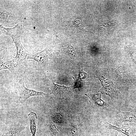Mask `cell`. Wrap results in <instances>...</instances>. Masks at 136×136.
Returning a JSON list of instances; mask_svg holds the SVG:
<instances>
[{
	"label": "cell",
	"mask_w": 136,
	"mask_h": 136,
	"mask_svg": "<svg viewBox=\"0 0 136 136\" xmlns=\"http://www.w3.org/2000/svg\"><path fill=\"white\" fill-rule=\"evenodd\" d=\"M16 86L19 91V101L21 102L25 101L29 98L35 96H48L50 94H46L42 92L38 91L35 90L29 89L25 86L22 80H19L16 84Z\"/></svg>",
	"instance_id": "cell-1"
},
{
	"label": "cell",
	"mask_w": 136,
	"mask_h": 136,
	"mask_svg": "<svg viewBox=\"0 0 136 136\" xmlns=\"http://www.w3.org/2000/svg\"><path fill=\"white\" fill-rule=\"evenodd\" d=\"M56 57L52 49L46 48L36 54H29L26 59H33L38 62L39 66H41L45 64L49 60L54 59Z\"/></svg>",
	"instance_id": "cell-2"
},
{
	"label": "cell",
	"mask_w": 136,
	"mask_h": 136,
	"mask_svg": "<svg viewBox=\"0 0 136 136\" xmlns=\"http://www.w3.org/2000/svg\"><path fill=\"white\" fill-rule=\"evenodd\" d=\"M73 88L72 86L67 87L64 85H59L53 82L51 87V92L50 94L55 98L65 96L70 94L72 91Z\"/></svg>",
	"instance_id": "cell-3"
},
{
	"label": "cell",
	"mask_w": 136,
	"mask_h": 136,
	"mask_svg": "<svg viewBox=\"0 0 136 136\" xmlns=\"http://www.w3.org/2000/svg\"><path fill=\"white\" fill-rule=\"evenodd\" d=\"M105 127L109 129H113L122 133L128 136H136V130L132 127L123 124L121 127H117L112 125L107 122L104 123Z\"/></svg>",
	"instance_id": "cell-4"
},
{
	"label": "cell",
	"mask_w": 136,
	"mask_h": 136,
	"mask_svg": "<svg viewBox=\"0 0 136 136\" xmlns=\"http://www.w3.org/2000/svg\"><path fill=\"white\" fill-rule=\"evenodd\" d=\"M99 92L102 94L108 95L112 100L117 98L122 95L117 86L113 83L103 87L100 89Z\"/></svg>",
	"instance_id": "cell-5"
},
{
	"label": "cell",
	"mask_w": 136,
	"mask_h": 136,
	"mask_svg": "<svg viewBox=\"0 0 136 136\" xmlns=\"http://www.w3.org/2000/svg\"><path fill=\"white\" fill-rule=\"evenodd\" d=\"M116 119L119 123L126 121L136 123V113L133 111L119 112L116 115Z\"/></svg>",
	"instance_id": "cell-6"
},
{
	"label": "cell",
	"mask_w": 136,
	"mask_h": 136,
	"mask_svg": "<svg viewBox=\"0 0 136 136\" xmlns=\"http://www.w3.org/2000/svg\"><path fill=\"white\" fill-rule=\"evenodd\" d=\"M24 128L23 127L19 125H9L5 128L2 136H20Z\"/></svg>",
	"instance_id": "cell-7"
},
{
	"label": "cell",
	"mask_w": 136,
	"mask_h": 136,
	"mask_svg": "<svg viewBox=\"0 0 136 136\" xmlns=\"http://www.w3.org/2000/svg\"><path fill=\"white\" fill-rule=\"evenodd\" d=\"M96 77L99 80L103 87L112 83L108 72L106 70L101 69L96 72Z\"/></svg>",
	"instance_id": "cell-8"
},
{
	"label": "cell",
	"mask_w": 136,
	"mask_h": 136,
	"mask_svg": "<svg viewBox=\"0 0 136 136\" xmlns=\"http://www.w3.org/2000/svg\"><path fill=\"white\" fill-rule=\"evenodd\" d=\"M28 116L30 132L32 136H36V132L38 130V119L37 114L34 112H31L28 114Z\"/></svg>",
	"instance_id": "cell-9"
},
{
	"label": "cell",
	"mask_w": 136,
	"mask_h": 136,
	"mask_svg": "<svg viewBox=\"0 0 136 136\" xmlns=\"http://www.w3.org/2000/svg\"><path fill=\"white\" fill-rule=\"evenodd\" d=\"M18 64L13 60L6 62L1 61L0 70L8 69L11 71L13 72L17 68Z\"/></svg>",
	"instance_id": "cell-10"
},
{
	"label": "cell",
	"mask_w": 136,
	"mask_h": 136,
	"mask_svg": "<svg viewBox=\"0 0 136 136\" xmlns=\"http://www.w3.org/2000/svg\"><path fill=\"white\" fill-rule=\"evenodd\" d=\"M101 94L100 92L85 94V95L89 98L91 101L94 102L95 103L101 99Z\"/></svg>",
	"instance_id": "cell-11"
},
{
	"label": "cell",
	"mask_w": 136,
	"mask_h": 136,
	"mask_svg": "<svg viewBox=\"0 0 136 136\" xmlns=\"http://www.w3.org/2000/svg\"><path fill=\"white\" fill-rule=\"evenodd\" d=\"M116 72L118 78L121 80L127 83H130L131 82L130 80L122 71L119 69H117L116 70Z\"/></svg>",
	"instance_id": "cell-12"
},
{
	"label": "cell",
	"mask_w": 136,
	"mask_h": 136,
	"mask_svg": "<svg viewBox=\"0 0 136 136\" xmlns=\"http://www.w3.org/2000/svg\"><path fill=\"white\" fill-rule=\"evenodd\" d=\"M66 52L71 59L73 60L76 59L77 54L72 46L69 45L66 48Z\"/></svg>",
	"instance_id": "cell-13"
},
{
	"label": "cell",
	"mask_w": 136,
	"mask_h": 136,
	"mask_svg": "<svg viewBox=\"0 0 136 136\" xmlns=\"http://www.w3.org/2000/svg\"><path fill=\"white\" fill-rule=\"evenodd\" d=\"M73 24L74 25L80 30L82 31H85L86 32H89L92 33L90 31H86L84 28L85 27L84 23L82 20L81 21L76 20L73 21Z\"/></svg>",
	"instance_id": "cell-14"
},
{
	"label": "cell",
	"mask_w": 136,
	"mask_h": 136,
	"mask_svg": "<svg viewBox=\"0 0 136 136\" xmlns=\"http://www.w3.org/2000/svg\"><path fill=\"white\" fill-rule=\"evenodd\" d=\"M51 132L54 134L58 132L60 130V128L54 124H51L50 127Z\"/></svg>",
	"instance_id": "cell-15"
},
{
	"label": "cell",
	"mask_w": 136,
	"mask_h": 136,
	"mask_svg": "<svg viewBox=\"0 0 136 136\" xmlns=\"http://www.w3.org/2000/svg\"><path fill=\"white\" fill-rule=\"evenodd\" d=\"M108 136H122L118 131L114 129L108 130Z\"/></svg>",
	"instance_id": "cell-16"
},
{
	"label": "cell",
	"mask_w": 136,
	"mask_h": 136,
	"mask_svg": "<svg viewBox=\"0 0 136 136\" xmlns=\"http://www.w3.org/2000/svg\"><path fill=\"white\" fill-rule=\"evenodd\" d=\"M71 131L72 136H78V130L75 126H72Z\"/></svg>",
	"instance_id": "cell-17"
},
{
	"label": "cell",
	"mask_w": 136,
	"mask_h": 136,
	"mask_svg": "<svg viewBox=\"0 0 136 136\" xmlns=\"http://www.w3.org/2000/svg\"><path fill=\"white\" fill-rule=\"evenodd\" d=\"M53 118L55 121L59 122L61 121L62 116L58 114H56L54 115Z\"/></svg>",
	"instance_id": "cell-18"
},
{
	"label": "cell",
	"mask_w": 136,
	"mask_h": 136,
	"mask_svg": "<svg viewBox=\"0 0 136 136\" xmlns=\"http://www.w3.org/2000/svg\"><path fill=\"white\" fill-rule=\"evenodd\" d=\"M101 136H106L104 135H102Z\"/></svg>",
	"instance_id": "cell-19"
}]
</instances>
